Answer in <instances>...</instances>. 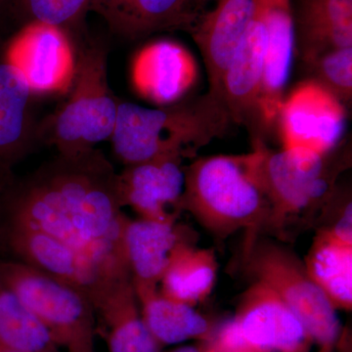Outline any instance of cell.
Wrapping results in <instances>:
<instances>
[{
    "mask_svg": "<svg viewBox=\"0 0 352 352\" xmlns=\"http://www.w3.org/2000/svg\"><path fill=\"white\" fill-rule=\"evenodd\" d=\"M4 195L9 222L52 236L113 276H131L118 173L99 150L58 154Z\"/></svg>",
    "mask_w": 352,
    "mask_h": 352,
    "instance_id": "cell-1",
    "label": "cell"
},
{
    "mask_svg": "<svg viewBox=\"0 0 352 352\" xmlns=\"http://www.w3.org/2000/svg\"><path fill=\"white\" fill-rule=\"evenodd\" d=\"M232 124L219 95L210 94L151 109L120 102L112 141L124 166L163 156L192 157Z\"/></svg>",
    "mask_w": 352,
    "mask_h": 352,
    "instance_id": "cell-2",
    "label": "cell"
},
{
    "mask_svg": "<svg viewBox=\"0 0 352 352\" xmlns=\"http://www.w3.org/2000/svg\"><path fill=\"white\" fill-rule=\"evenodd\" d=\"M349 151L351 148L342 144L326 155L303 148L274 151L254 139L245 162L270 203L267 226L282 228L289 219L325 207L338 175L349 166Z\"/></svg>",
    "mask_w": 352,
    "mask_h": 352,
    "instance_id": "cell-3",
    "label": "cell"
},
{
    "mask_svg": "<svg viewBox=\"0 0 352 352\" xmlns=\"http://www.w3.org/2000/svg\"><path fill=\"white\" fill-rule=\"evenodd\" d=\"M180 210L193 215L217 237L248 230L250 238L267 226L270 206L254 179L244 155L205 157L184 168Z\"/></svg>",
    "mask_w": 352,
    "mask_h": 352,
    "instance_id": "cell-4",
    "label": "cell"
},
{
    "mask_svg": "<svg viewBox=\"0 0 352 352\" xmlns=\"http://www.w3.org/2000/svg\"><path fill=\"white\" fill-rule=\"evenodd\" d=\"M76 50L78 63L69 98L38 126V140L67 156L110 140L120 103L109 87L107 45L88 38Z\"/></svg>",
    "mask_w": 352,
    "mask_h": 352,
    "instance_id": "cell-5",
    "label": "cell"
},
{
    "mask_svg": "<svg viewBox=\"0 0 352 352\" xmlns=\"http://www.w3.org/2000/svg\"><path fill=\"white\" fill-rule=\"evenodd\" d=\"M0 283L47 329L58 346H94V308L83 292L19 261H0Z\"/></svg>",
    "mask_w": 352,
    "mask_h": 352,
    "instance_id": "cell-6",
    "label": "cell"
},
{
    "mask_svg": "<svg viewBox=\"0 0 352 352\" xmlns=\"http://www.w3.org/2000/svg\"><path fill=\"white\" fill-rule=\"evenodd\" d=\"M245 254L249 274L288 305L311 339L324 349L333 346L340 333L339 317L307 274L303 261L276 243L254 238L248 241Z\"/></svg>",
    "mask_w": 352,
    "mask_h": 352,
    "instance_id": "cell-7",
    "label": "cell"
},
{
    "mask_svg": "<svg viewBox=\"0 0 352 352\" xmlns=\"http://www.w3.org/2000/svg\"><path fill=\"white\" fill-rule=\"evenodd\" d=\"M4 52L34 96L69 94L75 80L78 50L62 28L41 21L27 23L6 39Z\"/></svg>",
    "mask_w": 352,
    "mask_h": 352,
    "instance_id": "cell-8",
    "label": "cell"
},
{
    "mask_svg": "<svg viewBox=\"0 0 352 352\" xmlns=\"http://www.w3.org/2000/svg\"><path fill=\"white\" fill-rule=\"evenodd\" d=\"M346 109L314 80L300 83L285 97L278 116L283 148H303L320 155L332 152L342 138Z\"/></svg>",
    "mask_w": 352,
    "mask_h": 352,
    "instance_id": "cell-9",
    "label": "cell"
},
{
    "mask_svg": "<svg viewBox=\"0 0 352 352\" xmlns=\"http://www.w3.org/2000/svg\"><path fill=\"white\" fill-rule=\"evenodd\" d=\"M6 241L21 263L76 287L91 302L111 285L127 278L109 274L68 245L32 227L7 221Z\"/></svg>",
    "mask_w": 352,
    "mask_h": 352,
    "instance_id": "cell-10",
    "label": "cell"
},
{
    "mask_svg": "<svg viewBox=\"0 0 352 352\" xmlns=\"http://www.w3.org/2000/svg\"><path fill=\"white\" fill-rule=\"evenodd\" d=\"M254 14L266 34L265 65L259 99V124L270 129L278 120L296 51L292 0H254Z\"/></svg>",
    "mask_w": 352,
    "mask_h": 352,
    "instance_id": "cell-11",
    "label": "cell"
},
{
    "mask_svg": "<svg viewBox=\"0 0 352 352\" xmlns=\"http://www.w3.org/2000/svg\"><path fill=\"white\" fill-rule=\"evenodd\" d=\"M234 319L249 349L302 352L310 338L288 305L270 287L256 280L243 296Z\"/></svg>",
    "mask_w": 352,
    "mask_h": 352,
    "instance_id": "cell-12",
    "label": "cell"
},
{
    "mask_svg": "<svg viewBox=\"0 0 352 352\" xmlns=\"http://www.w3.org/2000/svg\"><path fill=\"white\" fill-rule=\"evenodd\" d=\"M183 157L163 156L126 166L118 173L122 207H131L140 219H176L184 190Z\"/></svg>",
    "mask_w": 352,
    "mask_h": 352,
    "instance_id": "cell-13",
    "label": "cell"
},
{
    "mask_svg": "<svg viewBox=\"0 0 352 352\" xmlns=\"http://www.w3.org/2000/svg\"><path fill=\"white\" fill-rule=\"evenodd\" d=\"M131 82L146 100L168 106L182 100L198 80L195 58L175 41H157L136 53Z\"/></svg>",
    "mask_w": 352,
    "mask_h": 352,
    "instance_id": "cell-14",
    "label": "cell"
},
{
    "mask_svg": "<svg viewBox=\"0 0 352 352\" xmlns=\"http://www.w3.org/2000/svg\"><path fill=\"white\" fill-rule=\"evenodd\" d=\"M252 14L254 0H219L192 28L207 69L210 94L220 96L224 75L247 34Z\"/></svg>",
    "mask_w": 352,
    "mask_h": 352,
    "instance_id": "cell-15",
    "label": "cell"
},
{
    "mask_svg": "<svg viewBox=\"0 0 352 352\" xmlns=\"http://www.w3.org/2000/svg\"><path fill=\"white\" fill-rule=\"evenodd\" d=\"M6 39H0V173L10 176L14 164L38 140V124L32 110L34 95L7 60Z\"/></svg>",
    "mask_w": 352,
    "mask_h": 352,
    "instance_id": "cell-16",
    "label": "cell"
},
{
    "mask_svg": "<svg viewBox=\"0 0 352 352\" xmlns=\"http://www.w3.org/2000/svg\"><path fill=\"white\" fill-rule=\"evenodd\" d=\"M265 54V31L252 14L247 34L224 75L220 92L233 124L259 122Z\"/></svg>",
    "mask_w": 352,
    "mask_h": 352,
    "instance_id": "cell-17",
    "label": "cell"
},
{
    "mask_svg": "<svg viewBox=\"0 0 352 352\" xmlns=\"http://www.w3.org/2000/svg\"><path fill=\"white\" fill-rule=\"evenodd\" d=\"M89 12L101 16L113 34L139 39L168 30H191L198 16L187 0H90Z\"/></svg>",
    "mask_w": 352,
    "mask_h": 352,
    "instance_id": "cell-18",
    "label": "cell"
},
{
    "mask_svg": "<svg viewBox=\"0 0 352 352\" xmlns=\"http://www.w3.org/2000/svg\"><path fill=\"white\" fill-rule=\"evenodd\" d=\"M92 305L96 331L103 333L109 352H160L161 344L143 320L131 277L111 285Z\"/></svg>",
    "mask_w": 352,
    "mask_h": 352,
    "instance_id": "cell-19",
    "label": "cell"
},
{
    "mask_svg": "<svg viewBox=\"0 0 352 352\" xmlns=\"http://www.w3.org/2000/svg\"><path fill=\"white\" fill-rule=\"evenodd\" d=\"M296 47L303 64L352 47V0H296Z\"/></svg>",
    "mask_w": 352,
    "mask_h": 352,
    "instance_id": "cell-20",
    "label": "cell"
},
{
    "mask_svg": "<svg viewBox=\"0 0 352 352\" xmlns=\"http://www.w3.org/2000/svg\"><path fill=\"white\" fill-rule=\"evenodd\" d=\"M175 221L126 217L122 248L132 282L159 286L171 252L183 237Z\"/></svg>",
    "mask_w": 352,
    "mask_h": 352,
    "instance_id": "cell-21",
    "label": "cell"
},
{
    "mask_svg": "<svg viewBox=\"0 0 352 352\" xmlns=\"http://www.w3.org/2000/svg\"><path fill=\"white\" fill-rule=\"evenodd\" d=\"M217 270L214 250L197 248L182 237L171 252L160 292L171 300L195 307L212 294Z\"/></svg>",
    "mask_w": 352,
    "mask_h": 352,
    "instance_id": "cell-22",
    "label": "cell"
},
{
    "mask_svg": "<svg viewBox=\"0 0 352 352\" xmlns=\"http://www.w3.org/2000/svg\"><path fill=\"white\" fill-rule=\"evenodd\" d=\"M132 284L143 320L160 344H179L208 333L207 319L194 307L166 298L159 286Z\"/></svg>",
    "mask_w": 352,
    "mask_h": 352,
    "instance_id": "cell-23",
    "label": "cell"
},
{
    "mask_svg": "<svg viewBox=\"0 0 352 352\" xmlns=\"http://www.w3.org/2000/svg\"><path fill=\"white\" fill-rule=\"evenodd\" d=\"M305 270L333 307L351 309L352 245L318 230L305 261Z\"/></svg>",
    "mask_w": 352,
    "mask_h": 352,
    "instance_id": "cell-24",
    "label": "cell"
},
{
    "mask_svg": "<svg viewBox=\"0 0 352 352\" xmlns=\"http://www.w3.org/2000/svg\"><path fill=\"white\" fill-rule=\"evenodd\" d=\"M0 346L25 352H58L47 329L0 283Z\"/></svg>",
    "mask_w": 352,
    "mask_h": 352,
    "instance_id": "cell-25",
    "label": "cell"
},
{
    "mask_svg": "<svg viewBox=\"0 0 352 352\" xmlns=\"http://www.w3.org/2000/svg\"><path fill=\"white\" fill-rule=\"evenodd\" d=\"M90 0H14L16 30L32 22L50 23L62 28L73 38L76 47L88 38L85 19Z\"/></svg>",
    "mask_w": 352,
    "mask_h": 352,
    "instance_id": "cell-26",
    "label": "cell"
},
{
    "mask_svg": "<svg viewBox=\"0 0 352 352\" xmlns=\"http://www.w3.org/2000/svg\"><path fill=\"white\" fill-rule=\"evenodd\" d=\"M312 80L328 90L347 109L352 100V47L319 55L307 65Z\"/></svg>",
    "mask_w": 352,
    "mask_h": 352,
    "instance_id": "cell-27",
    "label": "cell"
},
{
    "mask_svg": "<svg viewBox=\"0 0 352 352\" xmlns=\"http://www.w3.org/2000/svg\"><path fill=\"white\" fill-rule=\"evenodd\" d=\"M337 212L333 217V223L320 230L340 243L352 245V203L349 194L342 196L336 191Z\"/></svg>",
    "mask_w": 352,
    "mask_h": 352,
    "instance_id": "cell-28",
    "label": "cell"
},
{
    "mask_svg": "<svg viewBox=\"0 0 352 352\" xmlns=\"http://www.w3.org/2000/svg\"><path fill=\"white\" fill-rule=\"evenodd\" d=\"M14 0H0V39L10 36V32L15 29L13 17Z\"/></svg>",
    "mask_w": 352,
    "mask_h": 352,
    "instance_id": "cell-29",
    "label": "cell"
},
{
    "mask_svg": "<svg viewBox=\"0 0 352 352\" xmlns=\"http://www.w3.org/2000/svg\"><path fill=\"white\" fill-rule=\"evenodd\" d=\"M11 182H12V179H11L10 176H7L0 173V194L6 191V189Z\"/></svg>",
    "mask_w": 352,
    "mask_h": 352,
    "instance_id": "cell-30",
    "label": "cell"
},
{
    "mask_svg": "<svg viewBox=\"0 0 352 352\" xmlns=\"http://www.w3.org/2000/svg\"><path fill=\"white\" fill-rule=\"evenodd\" d=\"M208 0H187V3H188L192 12L197 15V11H198V9L201 8V7Z\"/></svg>",
    "mask_w": 352,
    "mask_h": 352,
    "instance_id": "cell-31",
    "label": "cell"
},
{
    "mask_svg": "<svg viewBox=\"0 0 352 352\" xmlns=\"http://www.w3.org/2000/svg\"><path fill=\"white\" fill-rule=\"evenodd\" d=\"M171 352H201L200 349L194 346H183Z\"/></svg>",
    "mask_w": 352,
    "mask_h": 352,
    "instance_id": "cell-32",
    "label": "cell"
},
{
    "mask_svg": "<svg viewBox=\"0 0 352 352\" xmlns=\"http://www.w3.org/2000/svg\"><path fill=\"white\" fill-rule=\"evenodd\" d=\"M68 352H95L94 346L78 347V349H69Z\"/></svg>",
    "mask_w": 352,
    "mask_h": 352,
    "instance_id": "cell-33",
    "label": "cell"
},
{
    "mask_svg": "<svg viewBox=\"0 0 352 352\" xmlns=\"http://www.w3.org/2000/svg\"><path fill=\"white\" fill-rule=\"evenodd\" d=\"M0 352H25V351H15V349H6V347L0 346Z\"/></svg>",
    "mask_w": 352,
    "mask_h": 352,
    "instance_id": "cell-34",
    "label": "cell"
},
{
    "mask_svg": "<svg viewBox=\"0 0 352 352\" xmlns=\"http://www.w3.org/2000/svg\"><path fill=\"white\" fill-rule=\"evenodd\" d=\"M0 198H1V195H0Z\"/></svg>",
    "mask_w": 352,
    "mask_h": 352,
    "instance_id": "cell-35",
    "label": "cell"
}]
</instances>
